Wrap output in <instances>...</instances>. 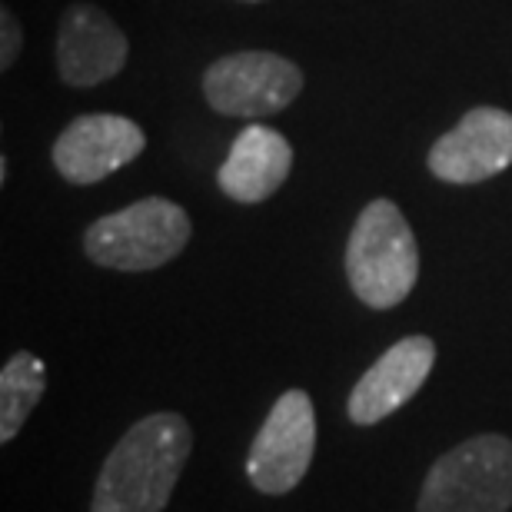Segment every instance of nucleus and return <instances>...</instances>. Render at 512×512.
Instances as JSON below:
<instances>
[{"mask_svg":"<svg viewBox=\"0 0 512 512\" xmlns=\"http://www.w3.org/2000/svg\"><path fill=\"white\" fill-rule=\"evenodd\" d=\"M193 449L180 413L137 419L100 466L90 512H163Z\"/></svg>","mask_w":512,"mask_h":512,"instance_id":"obj_1","label":"nucleus"},{"mask_svg":"<svg viewBox=\"0 0 512 512\" xmlns=\"http://www.w3.org/2000/svg\"><path fill=\"white\" fill-rule=\"evenodd\" d=\"M346 280L370 310H393L419 280V247L413 227L393 200H370L346 243Z\"/></svg>","mask_w":512,"mask_h":512,"instance_id":"obj_2","label":"nucleus"},{"mask_svg":"<svg viewBox=\"0 0 512 512\" xmlns=\"http://www.w3.org/2000/svg\"><path fill=\"white\" fill-rule=\"evenodd\" d=\"M193 223L180 203L143 197L130 207L94 220L84 233V253L97 266L120 273L160 270L187 250Z\"/></svg>","mask_w":512,"mask_h":512,"instance_id":"obj_3","label":"nucleus"},{"mask_svg":"<svg viewBox=\"0 0 512 512\" xmlns=\"http://www.w3.org/2000/svg\"><path fill=\"white\" fill-rule=\"evenodd\" d=\"M512 439L483 433L453 446L429 466L416 512H509Z\"/></svg>","mask_w":512,"mask_h":512,"instance_id":"obj_4","label":"nucleus"},{"mask_svg":"<svg viewBox=\"0 0 512 512\" xmlns=\"http://www.w3.org/2000/svg\"><path fill=\"white\" fill-rule=\"evenodd\" d=\"M300 90L303 70L273 50H240L203 70V97L223 117H273L290 107Z\"/></svg>","mask_w":512,"mask_h":512,"instance_id":"obj_5","label":"nucleus"},{"mask_svg":"<svg viewBox=\"0 0 512 512\" xmlns=\"http://www.w3.org/2000/svg\"><path fill=\"white\" fill-rule=\"evenodd\" d=\"M316 449V413L313 399L303 389H286L276 399L270 416L263 419L256 433L250 456H247V476L253 489L266 496H283L303 483L306 469L313 463Z\"/></svg>","mask_w":512,"mask_h":512,"instance_id":"obj_6","label":"nucleus"},{"mask_svg":"<svg viewBox=\"0 0 512 512\" xmlns=\"http://www.w3.org/2000/svg\"><path fill=\"white\" fill-rule=\"evenodd\" d=\"M426 163L436 180L453 187L499 177L512 167V114L503 107H473L429 147Z\"/></svg>","mask_w":512,"mask_h":512,"instance_id":"obj_7","label":"nucleus"},{"mask_svg":"<svg viewBox=\"0 0 512 512\" xmlns=\"http://www.w3.org/2000/svg\"><path fill=\"white\" fill-rule=\"evenodd\" d=\"M147 147L143 133L130 117L120 114H84L70 120L67 130H60L54 140V167L67 183L90 187L107 180L110 173L133 163Z\"/></svg>","mask_w":512,"mask_h":512,"instance_id":"obj_8","label":"nucleus"},{"mask_svg":"<svg viewBox=\"0 0 512 512\" xmlns=\"http://www.w3.org/2000/svg\"><path fill=\"white\" fill-rule=\"evenodd\" d=\"M127 34L97 4H70L57 30V74L67 87L107 84L127 67Z\"/></svg>","mask_w":512,"mask_h":512,"instance_id":"obj_9","label":"nucleus"},{"mask_svg":"<svg viewBox=\"0 0 512 512\" xmlns=\"http://www.w3.org/2000/svg\"><path fill=\"white\" fill-rule=\"evenodd\" d=\"M433 366H436V343L429 336H406V340L393 343L360 376V383L353 386L350 403H346L350 419L356 426L383 423L386 416H393L399 406H406L423 389Z\"/></svg>","mask_w":512,"mask_h":512,"instance_id":"obj_10","label":"nucleus"},{"mask_svg":"<svg viewBox=\"0 0 512 512\" xmlns=\"http://www.w3.org/2000/svg\"><path fill=\"white\" fill-rule=\"evenodd\" d=\"M293 170V147L280 130L250 124L237 133L217 173L220 190L237 203H263L283 187Z\"/></svg>","mask_w":512,"mask_h":512,"instance_id":"obj_11","label":"nucleus"},{"mask_svg":"<svg viewBox=\"0 0 512 512\" xmlns=\"http://www.w3.org/2000/svg\"><path fill=\"white\" fill-rule=\"evenodd\" d=\"M47 389L44 363L34 353L20 350L0 370V443H10L27 416L34 413Z\"/></svg>","mask_w":512,"mask_h":512,"instance_id":"obj_12","label":"nucleus"},{"mask_svg":"<svg viewBox=\"0 0 512 512\" xmlns=\"http://www.w3.org/2000/svg\"><path fill=\"white\" fill-rule=\"evenodd\" d=\"M0 67L10 70L14 67V60L20 54V44H24V37H20V24H17V17L10 14V10L4 7L0 10Z\"/></svg>","mask_w":512,"mask_h":512,"instance_id":"obj_13","label":"nucleus"},{"mask_svg":"<svg viewBox=\"0 0 512 512\" xmlns=\"http://www.w3.org/2000/svg\"><path fill=\"white\" fill-rule=\"evenodd\" d=\"M247 4H263V0H247Z\"/></svg>","mask_w":512,"mask_h":512,"instance_id":"obj_14","label":"nucleus"}]
</instances>
